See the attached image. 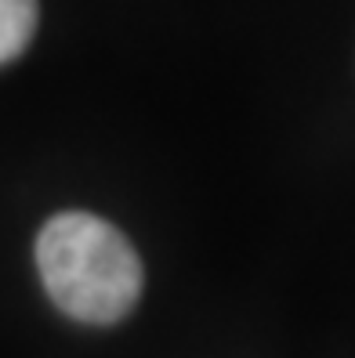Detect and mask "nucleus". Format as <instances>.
Wrapping results in <instances>:
<instances>
[{
	"label": "nucleus",
	"mask_w": 355,
	"mask_h": 358,
	"mask_svg": "<svg viewBox=\"0 0 355 358\" xmlns=\"http://www.w3.org/2000/svg\"><path fill=\"white\" fill-rule=\"evenodd\" d=\"M51 301L80 322H120L141 293V261L123 231L95 214H58L36 239Z\"/></svg>",
	"instance_id": "obj_1"
},
{
	"label": "nucleus",
	"mask_w": 355,
	"mask_h": 358,
	"mask_svg": "<svg viewBox=\"0 0 355 358\" xmlns=\"http://www.w3.org/2000/svg\"><path fill=\"white\" fill-rule=\"evenodd\" d=\"M36 0H0V66L26 51L36 33Z\"/></svg>",
	"instance_id": "obj_2"
}]
</instances>
